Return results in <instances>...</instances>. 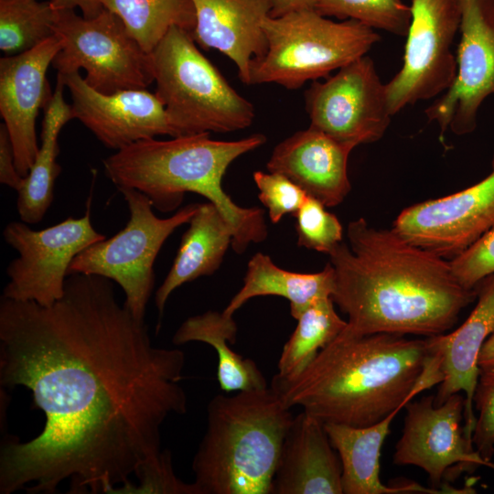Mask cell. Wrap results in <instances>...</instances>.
<instances>
[{
    "mask_svg": "<svg viewBox=\"0 0 494 494\" xmlns=\"http://www.w3.org/2000/svg\"><path fill=\"white\" fill-rule=\"evenodd\" d=\"M402 409L394 410L379 423L369 426L324 424L341 461L343 494L443 493L417 483L385 486L380 479L381 449L392 421Z\"/></svg>",
    "mask_w": 494,
    "mask_h": 494,
    "instance_id": "7402d4cb",
    "label": "cell"
},
{
    "mask_svg": "<svg viewBox=\"0 0 494 494\" xmlns=\"http://www.w3.org/2000/svg\"><path fill=\"white\" fill-rule=\"evenodd\" d=\"M59 9L51 2L0 0V49L11 56L55 36Z\"/></svg>",
    "mask_w": 494,
    "mask_h": 494,
    "instance_id": "f1b7e54d",
    "label": "cell"
},
{
    "mask_svg": "<svg viewBox=\"0 0 494 494\" xmlns=\"http://www.w3.org/2000/svg\"><path fill=\"white\" fill-rule=\"evenodd\" d=\"M465 405L466 397L459 392L438 405L433 395L408 402L394 464L421 467L435 489L452 466L458 472L479 465L491 467L493 462L484 460L466 437L461 424Z\"/></svg>",
    "mask_w": 494,
    "mask_h": 494,
    "instance_id": "9a60e30c",
    "label": "cell"
},
{
    "mask_svg": "<svg viewBox=\"0 0 494 494\" xmlns=\"http://www.w3.org/2000/svg\"><path fill=\"white\" fill-rule=\"evenodd\" d=\"M433 355L430 337L340 333L299 376L271 387L324 424L369 426L435 385L423 376Z\"/></svg>",
    "mask_w": 494,
    "mask_h": 494,
    "instance_id": "3957f363",
    "label": "cell"
},
{
    "mask_svg": "<svg viewBox=\"0 0 494 494\" xmlns=\"http://www.w3.org/2000/svg\"><path fill=\"white\" fill-rule=\"evenodd\" d=\"M355 147L309 126L280 142L266 167L285 175L324 206L335 207L351 189L348 160Z\"/></svg>",
    "mask_w": 494,
    "mask_h": 494,
    "instance_id": "ac0fdd59",
    "label": "cell"
},
{
    "mask_svg": "<svg viewBox=\"0 0 494 494\" xmlns=\"http://www.w3.org/2000/svg\"><path fill=\"white\" fill-rule=\"evenodd\" d=\"M478 364L479 368L494 365V334L483 344L478 355Z\"/></svg>",
    "mask_w": 494,
    "mask_h": 494,
    "instance_id": "f35d334b",
    "label": "cell"
},
{
    "mask_svg": "<svg viewBox=\"0 0 494 494\" xmlns=\"http://www.w3.org/2000/svg\"><path fill=\"white\" fill-rule=\"evenodd\" d=\"M456 280L467 289L494 274V228L450 261Z\"/></svg>",
    "mask_w": 494,
    "mask_h": 494,
    "instance_id": "e575fe53",
    "label": "cell"
},
{
    "mask_svg": "<svg viewBox=\"0 0 494 494\" xmlns=\"http://www.w3.org/2000/svg\"><path fill=\"white\" fill-rule=\"evenodd\" d=\"M494 228V152L491 172L465 189L412 205L392 230L409 242L453 259Z\"/></svg>",
    "mask_w": 494,
    "mask_h": 494,
    "instance_id": "5bb4252c",
    "label": "cell"
},
{
    "mask_svg": "<svg viewBox=\"0 0 494 494\" xmlns=\"http://www.w3.org/2000/svg\"><path fill=\"white\" fill-rule=\"evenodd\" d=\"M305 105L309 126L355 146L381 139L392 116L385 83L367 55L325 81H312L305 92Z\"/></svg>",
    "mask_w": 494,
    "mask_h": 494,
    "instance_id": "7c38bea8",
    "label": "cell"
},
{
    "mask_svg": "<svg viewBox=\"0 0 494 494\" xmlns=\"http://www.w3.org/2000/svg\"><path fill=\"white\" fill-rule=\"evenodd\" d=\"M58 9L79 8L84 17L91 18L98 16L103 9L102 0H48Z\"/></svg>",
    "mask_w": 494,
    "mask_h": 494,
    "instance_id": "8d00e7d4",
    "label": "cell"
},
{
    "mask_svg": "<svg viewBox=\"0 0 494 494\" xmlns=\"http://www.w3.org/2000/svg\"><path fill=\"white\" fill-rule=\"evenodd\" d=\"M55 35L61 48L51 65L59 74L83 69L86 82L103 93L146 89L154 82L150 53L105 8L91 18L77 15L74 9L59 10Z\"/></svg>",
    "mask_w": 494,
    "mask_h": 494,
    "instance_id": "9c48e42d",
    "label": "cell"
},
{
    "mask_svg": "<svg viewBox=\"0 0 494 494\" xmlns=\"http://www.w3.org/2000/svg\"><path fill=\"white\" fill-rule=\"evenodd\" d=\"M475 289L478 301L465 322L450 333L432 337L441 354L443 376L435 403L441 404L455 393H465L464 431L470 443L476 423L473 396L479 372L478 355L494 334V274L482 279Z\"/></svg>",
    "mask_w": 494,
    "mask_h": 494,
    "instance_id": "ffe728a7",
    "label": "cell"
},
{
    "mask_svg": "<svg viewBox=\"0 0 494 494\" xmlns=\"http://www.w3.org/2000/svg\"><path fill=\"white\" fill-rule=\"evenodd\" d=\"M326 208L317 199L307 196L294 215L296 219L298 246L328 254L343 242L341 223L337 216L326 210Z\"/></svg>",
    "mask_w": 494,
    "mask_h": 494,
    "instance_id": "4dcf8cb0",
    "label": "cell"
},
{
    "mask_svg": "<svg viewBox=\"0 0 494 494\" xmlns=\"http://www.w3.org/2000/svg\"><path fill=\"white\" fill-rule=\"evenodd\" d=\"M188 224L173 264L156 293L155 304L159 316L177 287L213 274L231 246L232 229L211 202L199 203Z\"/></svg>",
    "mask_w": 494,
    "mask_h": 494,
    "instance_id": "603a6c76",
    "label": "cell"
},
{
    "mask_svg": "<svg viewBox=\"0 0 494 494\" xmlns=\"http://www.w3.org/2000/svg\"><path fill=\"white\" fill-rule=\"evenodd\" d=\"M58 75L70 92L73 119L104 146L117 151L144 139L178 136L156 93L145 89L103 93L90 86L79 71Z\"/></svg>",
    "mask_w": 494,
    "mask_h": 494,
    "instance_id": "2e32d148",
    "label": "cell"
},
{
    "mask_svg": "<svg viewBox=\"0 0 494 494\" xmlns=\"http://www.w3.org/2000/svg\"><path fill=\"white\" fill-rule=\"evenodd\" d=\"M328 253L331 298L348 316L342 334H445L477 296L455 277L450 261L416 246L392 229L360 218Z\"/></svg>",
    "mask_w": 494,
    "mask_h": 494,
    "instance_id": "7a4b0ae2",
    "label": "cell"
},
{
    "mask_svg": "<svg viewBox=\"0 0 494 494\" xmlns=\"http://www.w3.org/2000/svg\"><path fill=\"white\" fill-rule=\"evenodd\" d=\"M253 180L259 190L258 198L267 209L270 220L278 223L285 214L295 215L307 194L298 185L277 172L255 171Z\"/></svg>",
    "mask_w": 494,
    "mask_h": 494,
    "instance_id": "d6a6232c",
    "label": "cell"
},
{
    "mask_svg": "<svg viewBox=\"0 0 494 494\" xmlns=\"http://www.w3.org/2000/svg\"><path fill=\"white\" fill-rule=\"evenodd\" d=\"M410 9L403 66L385 83L392 115L442 95L456 74L452 45L460 25L458 0H412Z\"/></svg>",
    "mask_w": 494,
    "mask_h": 494,
    "instance_id": "8fae6325",
    "label": "cell"
},
{
    "mask_svg": "<svg viewBox=\"0 0 494 494\" xmlns=\"http://www.w3.org/2000/svg\"><path fill=\"white\" fill-rule=\"evenodd\" d=\"M473 405L478 414L472 444L484 460L491 461L494 454V365L479 368Z\"/></svg>",
    "mask_w": 494,
    "mask_h": 494,
    "instance_id": "836d02e7",
    "label": "cell"
},
{
    "mask_svg": "<svg viewBox=\"0 0 494 494\" xmlns=\"http://www.w3.org/2000/svg\"><path fill=\"white\" fill-rule=\"evenodd\" d=\"M142 48L151 53L173 27L192 33L195 10L190 0H102Z\"/></svg>",
    "mask_w": 494,
    "mask_h": 494,
    "instance_id": "83f0119b",
    "label": "cell"
},
{
    "mask_svg": "<svg viewBox=\"0 0 494 494\" xmlns=\"http://www.w3.org/2000/svg\"><path fill=\"white\" fill-rule=\"evenodd\" d=\"M190 31L171 27L150 53L156 95L178 136L249 127L253 104L197 48Z\"/></svg>",
    "mask_w": 494,
    "mask_h": 494,
    "instance_id": "8992f818",
    "label": "cell"
},
{
    "mask_svg": "<svg viewBox=\"0 0 494 494\" xmlns=\"http://www.w3.org/2000/svg\"><path fill=\"white\" fill-rule=\"evenodd\" d=\"M266 142L254 134L236 141H220L209 133L156 138L133 143L104 158L105 176L120 188L145 194L161 212L177 209L188 192L216 206L232 229L231 248L242 254L251 243L263 242L268 230L262 209L237 205L222 188L230 165Z\"/></svg>",
    "mask_w": 494,
    "mask_h": 494,
    "instance_id": "277c9868",
    "label": "cell"
},
{
    "mask_svg": "<svg viewBox=\"0 0 494 494\" xmlns=\"http://www.w3.org/2000/svg\"><path fill=\"white\" fill-rule=\"evenodd\" d=\"M334 273L329 263L317 273L290 272L274 263L271 257L257 252L249 261L243 285L223 310L228 316L252 297L277 295L290 303V314L296 319L313 302L331 297Z\"/></svg>",
    "mask_w": 494,
    "mask_h": 494,
    "instance_id": "cb8c5ba5",
    "label": "cell"
},
{
    "mask_svg": "<svg viewBox=\"0 0 494 494\" xmlns=\"http://www.w3.org/2000/svg\"><path fill=\"white\" fill-rule=\"evenodd\" d=\"M60 48L61 41L55 35L30 50L0 59V114L23 177L39 149L36 120L39 110L51 100L47 72Z\"/></svg>",
    "mask_w": 494,
    "mask_h": 494,
    "instance_id": "e0dca14e",
    "label": "cell"
},
{
    "mask_svg": "<svg viewBox=\"0 0 494 494\" xmlns=\"http://www.w3.org/2000/svg\"><path fill=\"white\" fill-rule=\"evenodd\" d=\"M460 41L456 74L450 88L424 113L440 128L456 135L477 128L483 102L494 94V0H458Z\"/></svg>",
    "mask_w": 494,
    "mask_h": 494,
    "instance_id": "4fadbf2b",
    "label": "cell"
},
{
    "mask_svg": "<svg viewBox=\"0 0 494 494\" xmlns=\"http://www.w3.org/2000/svg\"><path fill=\"white\" fill-rule=\"evenodd\" d=\"M64 88L63 80L57 75L55 91L44 109L38 152L17 190V213L27 224L42 220L52 203L55 181L61 172V166L57 163L59 134L63 126L73 119L71 105L63 97Z\"/></svg>",
    "mask_w": 494,
    "mask_h": 494,
    "instance_id": "d4e9b609",
    "label": "cell"
},
{
    "mask_svg": "<svg viewBox=\"0 0 494 494\" xmlns=\"http://www.w3.org/2000/svg\"><path fill=\"white\" fill-rule=\"evenodd\" d=\"M130 217L124 228L109 239L99 241L72 261L69 275L102 276L118 284L124 293V306L145 320V309L155 285L154 263L166 239L179 226L188 223L199 203H191L169 218H158L150 199L134 188L118 189Z\"/></svg>",
    "mask_w": 494,
    "mask_h": 494,
    "instance_id": "ba28073f",
    "label": "cell"
},
{
    "mask_svg": "<svg viewBox=\"0 0 494 494\" xmlns=\"http://www.w3.org/2000/svg\"><path fill=\"white\" fill-rule=\"evenodd\" d=\"M24 181L16 165L14 148L8 131L4 124L0 125V182L18 190Z\"/></svg>",
    "mask_w": 494,
    "mask_h": 494,
    "instance_id": "d590c367",
    "label": "cell"
},
{
    "mask_svg": "<svg viewBox=\"0 0 494 494\" xmlns=\"http://www.w3.org/2000/svg\"><path fill=\"white\" fill-rule=\"evenodd\" d=\"M264 55L251 64L250 85L275 83L288 90L328 78L367 55L381 37L356 20L333 21L315 8L268 16L263 22Z\"/></svg>",
    "mask_w": 494,
    "mask_h": 494,
    "instance_id": "52a82bcc",
    "label": "cell"
},
{
    "mask_svg": "<svg viewBox=\"0 0 494 494\" xmlns=\"http://www.w3.org/2000/svg\"><path fill=\"white\" fill-rule=\"evenodd\" d=\"M290 409L273 387L214 396L192 461L199 493L271 494Z\"/></svg>",
    "mask_w": 494,
    "mask_h": 494,
    "instance_id": "5b68a950",
    "label": "cell"
},
{
    "mask_svg": "<svg viewBox=\"0 0 494 494\" xmlns=\"http://www.w3.org/2000/svg\"><path fill=\"white\" fill-rule=\"evenodd\" d=\"M315 9L327 17L356 20L372 29L407 35L411 9L403 0H318Z\"/></svg>",
    "mask_w": 494,
    "mask_h": 494,
    "instance_id": "f546056e",
    "label": "cell"
},
{
    "mask_svg": "<svg viewBox=\"0 0 494 494\" xmlns=\"http://www.w3.org/2000/svg\"><path fill=\"white\" fill-rule=\"evenodd\" d=\"M236 336L233 316L209 310L187 318L175 332L172 342L183 345L196 341L211 346L218 355V382L227 393L267 388L266 380L254 360L230 348L229 343H235Z\"/></svg>",
    "mask_w": 494,
    "mask_h": 494,
    "instance_id": "484cf974",
    "label": "cell"
},
{
    "mask_svg": "<svg viewBox=\"0 0 494 494\" xmlns=\"http://www.w3.org/2000/svg\"><path fill=\"white\" fill-rule=\"evenodd\" d=\"M185 355L152 343L145 320L113 281L68 275L52 306L0 300L1 388L24 387L45 424L36 437L5 436L0 494L113 493L161 450V428L188 411Z\"/></svg>",
    "mask_w": 494,
    "mask_h": 494,
    "instance_id": "6da1fadb",
    "label": "cell"
},
{
    "mask_svg": "<svg viewBox=\"0 0 494 494\" xmlns=\"http://www.w3.org/2000/svg\"><path fill=\"white\" fill-rule=\"evenodd\" d=\"M296 320L295 329L282 349L278 372L272 385L284 384L299 376L317 353L347 327V321L338 315L330 296L313 302Z\"/></svg>",
    "mask_w": 494,
    "mask_h": 494,
    "instance_id": "4316f807",
    "label": "cell"
},
{
    "mask_svg": "<svg viewBox=\"0 0 494 494\" xmlns=\"http://www.w3.org/2000/svg\"><path fill=\"white\" fill-rule=\"evenodd\" d=\"M342 466L325 424L302 411L282 445L271 494H343Z\"/></svg>",
    "mask_w": 494,
    "mask_h": 494,
    "instance_id": "d6986e66",
    "label": "cell"
},
{
    "mask_svg": "<svg viewBox=\"0 0 494 494\" xmlns=\"http://www.w3.org/2000/svg\"><path fill=\"white\" fill-rule=\"evenodd\" d=\"M195 10L192 37L205 49H216L231 59L239 79L250 85L252 60L266 52L263 20L270 0H190Z\"/></svg>",
    "mask_w": 494,
    "mask_h": 494,
    "instance_id": "44dd1931",
    "label": "cell"
},
{
    "mask_svg": "<svg viewBox=\"0 0 494 494\" xmlns=\"http://www.w3.org/2000/svg\"><path fill=\"white\" fill-rule=\"evenodd\" d=\"M91 196L81 218L68 217L39 231L32 230L24 221H11L5 227V241L19 255L6 268L9 281L2 296L45 306L63 296L73 259L90 245L105 239L91 221Z\"/></svg>",
    "mask_w": 494,
    "mask_h": 494,
    "instance_id": "30bf717a",
    "label": "cell"
},
{
    "mask_svg": "<svg viewBox=\"0 0 494 494\" xmlns=\"http://www.w3.org/2000/svg\"><path fill=\"white\" fill-rule=\"evenodd\" d=\"M134 481L114 489L113 493L200 494L197 485L186 483L177 477L171 454L163 450L154 460L145 465Z\"/></svg>",
    "mask_w": 494,
    "mask_h": 494,
    "instance_id": "1f68e13d",
    "label": "cell"
},
{
    "mask_svg": "<svg viewBox=\"0 0 494 494\" xmlns=\"http://www.w3.org/2000/svg\"><path fill=\"white\" fill-rule=\"evenodd\" d=\"M270 16L278 17L291 12L315 8L318 0H270Z\"/></svg>",
    "mask_w": 494,
    "mask_h": 494,
    "instance_id": "74e56055",
    "label": "cell"
}]
</instances>
